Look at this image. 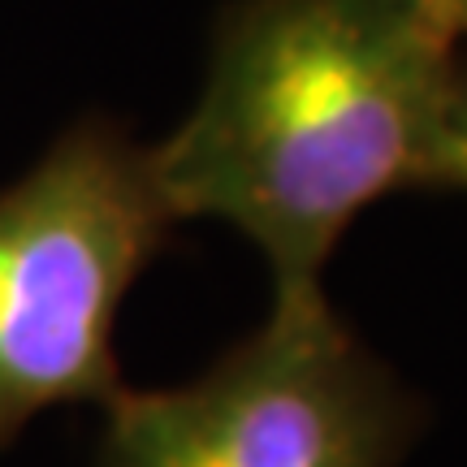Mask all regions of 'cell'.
I'll list each match as a JSON object with an SVG mask.
<instances>
[{"instance_id": "4", "label": "cell", "mask_w": 467, "mask_h": 467, "mask_svg": "<svg viewBox=\"0 0 467 467\" xmlns=\"http://www.w3.org/2000/svg\"><path fill=\"white\" fill-rule=\"evenodd\" d=\"M420 186H454V191H467V74L463 69H459V83L451 91L446 117L437 126L433 151L424 161Z\"/></svg>"}, {"instance_id": "1", "label": "cell", "mask_w": 467, "mask_h": 467, "mask_svg": "<svg viewBox=\"0 0 467 467\" xmlns=\"http://www.w3.org/2000/svg\"><path fill=\"white\" fill-rule=\"evenodd\" d=\"M454 44L429 0H230L191 113L151 143L173 217L234 225L273 295L325 290L350 221L420 186Z\"/></svg>"}, {"instance_id": "2", "label": "cell", "mask_w": 467, "mask_h": 467, "mask_svg": "<svg viewBox=\"0 0 467 467\" xmlns=\"http://www.w3.org/2000/svg\"><path fill=\"white\" fill-rule=\"evenodd\" d=\"M173 225L151 148L109 117L74 121L0 186V446L48 407L126 389L117 317Z\"/></svg>"}, {"instance_id": "3", "label": "cell", "mask_w": 467, "mask_h": 467, "mask_svg": "<svg viewBox=\"0 0 467 467\" xmlns=\"http://www.w3.org/2000/svg\"><path fill=\"white\" fill-rule=\"evenodd\" d=\"M104 411L96 467H399L429 420L325 290L273 295L195 381L121 389Z\"/></svg>"}, {"instance_id": "5", "label": "cell", "mask_w": 467, "mask_h": 467, "mask_svg": "<svg viewBox=\"0 0 467 467\" xmlns=\"http://www.w3.org/2000/svg\"><path fill=\"white\" fill-rule=\"evenodd\" d=\"M429 5L441 14V22H446L451 31L463 39V35H467V0H429Z\"/></svg>"}]
</instances>
